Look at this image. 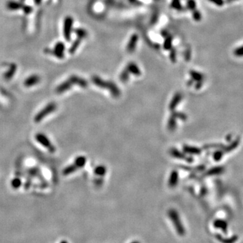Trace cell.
Returning <instances> with one entry per match:
<instances>
[{
    "label": "cell",
    "mask_w": 243,
    "mask_h": 243,
    "mask_svg": "<svg viewBox=\"0 0 243 243\" xmlns=\"http://www.w3.org/2000/svg\"><path fill=\"white\" fill-rule=\"evenodd\" d=\"M12 187L14 188H18L22 184V181L18 178H15L12 180Z\"/></svg>",
    "instance_id": "8"
},
{
    "label": "cell",
    "mask_w": 243,
    "mask_h": 243,
    "mask_svg": "<svg viewBox=\"0 0 243 243\" xmlns=\"http://www.w3.org/2000/svg\"><path fill=\"white\" fill-rule=\"evenodd\" d=\"M74 82L76 84H79V85H82L83 84V81H82V79H80L75 77H72L71 78H70L68 80L66 81L65 82H62L61 84H60V85L57 86L55 89V92L57 94L63 93V92L68 91L70 88L71 87V85Z\"/></svg>",
    "instance_id": "3"
},
{
    "label": "cell",
    "mask_w": 243,
    "mask_h": 243,
    "mask_svg": "<svg viewBox=\"0 0 243 243\" xmlns=\"http://www.w3.org/2000/svg\"><path fill=\"white\" fill-rule=\"evenodd\" d=\"M138 39H139V37L136 34H134L132 35L126 46V50L128 52L132 53L135 50L136 46L137 45Z\"/></svg>",
    "instance_id": "4"
},
{
    "label": "cell",
    "mask_w": 243,
    "mask_h": 243,
    "mask_svg": "<svg viewBox=\"0 0 243 243\" xmlns=\"http://www.w3.org/2000/svg\"><path fill=\"white\" fill-rule=\"evenodd\" d=\"M171 60H176V54H175V51H174V52L172 51L171 53Z\"/></svg>",
    "instance_id": "15"
},
{
    "label": "cell",
    "mask_w": 243,
    "mask_h": 243,
    "mask_svg": "<svg viewBox=\"0 0 243 243\" xmlns=\"http://www.w3.org/2000/svg\"><path fill=\"white\" fill-rule=\"evenodd\" d=\"M34 138L37 143L42 145L43 147H45L50 153H54L55 152L56 148L55 145L51 143V141L47 137L46 135L41 133V132H39V133L35 135Z\"/></svg>",
    "instance_id": "2"
},
{
    "label": "cell",
    "mask_w": 243,
    "mask_h": 243,
    "mask_svg": "<svg viewBox=\"0 0 243 243\" xmlns=\"http://www.w3.org/2000/svg\"><path fill=\"white\" fill-rule=\"evenodd\" d=\"M64 50V46L62 44V43H60V44L56 45L55 51L57 53V55H58V57H61L63 56Z\"/></svg>",
    "instance_id": "7"
},
{
    "label": "cell",
    "mask_w": 243,
    "mask_h": 243,
    "mask_svg": "<svg viewBox=\"0 0 243 243\" xmlns=\"http://www.w3.org/2000/svg\"><path fill=\"white\" fill-rule=\"evenodd\" d=\"M210 2H212L214 3H216L218 4V5H221V4L222 3V0H209Z\"/></svg>",
    "instance_id": "14"
},
{
    "label": "cell",
    "mask_w": 243,
    "mask_h": 243,
    "mask_svg": "<svg viewBox=\"0 0 243 243\" xmlns=\"http://www.w3.org/2000/svg\"><path fill=\"white\" fill-rule=\"evenodd\" d=\"M171 6L175 10H180L181 9V4L180 0H172Z\"/></svg>",
    "instance_id": "9"
},
{
    "label": "cell",
    "mask_w": 243,
    "mask_h": 243,
    "mask_svg": "<svg viewBox=\"0 0 243 243\" xmlns=\"http://www.w3.org/2000/svg\"><path fill=\"white\" fill-rule=\"evenodd\" d=\"M57 109V105L55 102H50L47 103L45 107L41 109L34 118L35 123H39L43 121L49 115L55 112Z\"/></svg>",
    "instance_id": "1"
},
{
    "label": "cell",
    "mask_w": 243,
    "mask_h": 243,
    "mask_svg": "<svg viewBox=\"0 0 243 243\" xmlns=\"http://www.w3.org/2000/svg\"><path fill=\"white\" fill-rule=\"evenodd\" d=\"M77 34H78V35H79V37H80V39L85 37L87 36V33H86L85 30H84L83 29H78L77 30Z\"/></svg>",
    "instance_id": "12"
},
{
    "label": "cell",
    "mask_w": 243,
    "mask_h": 243,
    "mask_svg": "<svg viewBox=\"0 0 243 243\" xmlns=\"http://www.w3.org/2000/svg\"><path fill=\"white\" fill-rule=\"evenodd\" d=\"M194 13H193V18L195 20H198L200 18H201V14L199 12H198L197 10H194V11H193Z\"/></svg>",
    "instance_id": "13"
},
{
    "label": "cell",
    "mask_w": 243,
    "mask_h": 243,
    "mask_svg": "<svg viewBox=\"0 0 243 243\" xmlns=\"http://www.w3.org/2000/svg\"><path fill=\"white\" fill-rule=\"evenodd\" d=\"M39 82H40V77L37 75H31L24 81V85L26 87L29 88L37 85Z\"/></svg>",
    "instance_id": "6"
},
{
    "label": "cell",
    "mask_w": 243,
    "mask_h": 243,
    "mask_svg": "<svg viewBox=\"0 0 243 243\" xmlns=\"http://www.w3.org/2000/svg\"><path fill=\"white\" fill-rule=\"evenodd\" d=\"M187 6L188 8L191 10H194V9L195 10L196 8V3L194 0H188L187 2Z\"/></svg>",
    "instance_id": "11"
},
{
    "label": "cell",
    "mask_w": 243,
    "mask_h": 243,
    "mask_svg": "<svg viewBox=\"0 0 243 243\" xmlns=\"http://www.w3.org/2000/svg\"><path fill=\"white\" fill-rule=\"evenodd\" d=\"M172 37H167L166 39V41L164 42V45H163V47H164L165 50H170L172 47Z\"/></svg>",
    "instance_id": "10"
},
{
    "label": "cell",
    "mask_w": 243,
    "mask_h": 243,
    "mask_svg": "<svg viewBox=\"0 0 243 243\" xmlns=\"http://www.w3.org/2000/svg\"><path fill=\"white\" fill-rule=\"evenodd\" d=\"M73 24V20L71 17H68L66 19L64 23V36L66 37V39L68 41L70 39V32L72 30V26Z\"/></svg>",
    "instance_id": "5"
}]
</instances>
